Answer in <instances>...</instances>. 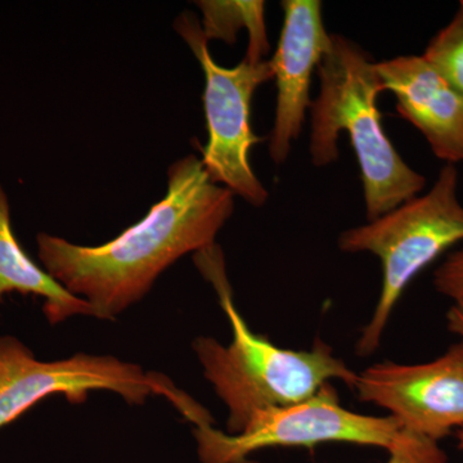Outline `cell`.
Instances as JSON below:
<instances>
[{"label": "cell", "mask_w": 463, "mask_h": 463, "mask_svg": "<svg viewBox=\"0 0 463 463\" xmlns=\"http://www.w3.org/2000/svg\"><path fill=\"white\" fill-rule=\"evenodd\" d=\"M457 439H458V448L463 450V428L457 431Z\"/></svg>", "instance_id": "17"}, {"label": "cell", "mask_w": 463, "mask_h": 463, "mask_svg": "<svg viewBox=\"0 0 463 463\" xmlns=\"http://www.w3.org/2000/svg\"><path fill=\"white\" fill-rule=\"evenodd\" d=\"M174 29L187 43L205 75L207 143L205 147L196 139L194 143L203 154L207 176L250 205H265L269 194L252 170L250 151L263 141L252 132L251 102L258 88L273 79L269 60L251 63L243 58L233 67L218 65L210 54L199 18L191 12L176 18Z\"/></svg>", "instance_id": "5"}, {"label": "cell", "mask_w": 463, "mask_h": 463, "mask_svg": "<svg viewBox=\"0 0 463 463\" xmlns=\"http://www.w3.org/2000/svg\"><path fill=\"white\" fill-rule=\"evenodd\" d=\"M317 74L321 88L310 105L312 163H335L340 156L339 134L346 132L361 170L368 222L419 196L425 176L405 163L383 130L377 108L383 88L373 57L361 45L334 33Z\"/></svg>", "instance_id": "3"}, {"label": "cell", "mask_w": 463, "mask_h": 463, "mask_svg": "<svg viewBox=\"0 0 463 463\" xmlns=\"http://www.w3.org/2000/svg\"><path fill=\"white\" fill-rule=\"evenodd\" d=\"M463 241V206L458 170L441 167L437 182L422 196L405 201L367 224L344 231L341 251L370 252L383 265V288L373 318L356 341L358 356L373 354L399 298L410 283L439 257Z\"/></svg>", "instance_id": "4"}, {"label": "cell", "mask_w": 463, "mask_h": 463, "mask_svg": "<svg viewBox=\"0 0 463 463\" xmlns=\"http://www.w3.org/2000/svg\"><path fill=\"white\" fill-rule=\"evenodd\" d=\"M11 292L44 298V313L51 325L74 316L94 317L88 301L67 291L21 248L12 231L7 194L0 185V303Z\"/></svg>", "instance_id": "11"}, {"label": "cell", "mask_w": 463, "mask_h": 463, "mask_svg": "<svg viewBox=\"0 0 463 463\" xmlns=\"http://www.w3.org/2000/svg\"><path fill=\"white\" fill-rule=\"evenodd\" d=\"M233 210L234 194L210 181L201 158L188 155L169 167L166 196L138 223L99 246L39 233V258L45 272L90 304L96 318L114 319L178 259L215 245Z\"/></svg>", "instance_id": "1"}, {"label": "cell", "mask_w": 463, "mask_h": 463, "mask_svg": "<svg viewBox=\"0 0 463 463\" xmlns=\"http://www.w3.org/2000/svg\"><path fill=\"white\" fill-rule=\"evenodd\" d=\"M383 91L398 114L425 137L432 154L449 165L463 163V96L422 56L376 62Z\"/></svg>", "instance_id": "10"}, {"label": "cell", "mask_w": 463, "mask_h": 463, "mask_svg": "<svg viewBox=\"0 0 463 463\" xmlns=\"http://www.w3.org/2000/svg\"><path fill=\"white\" fill-rule=\"evenodd\" d=\"M354 392L389 411L402 430L439 443L463 428V343L428 364L371 365L356 377Z\"/></svg>", "instance_id": "8"}, {"label": "cell", "mask_w": 463, "mask_h": 463, "mask_svg": "<svg viewBox=\"0 0 463 463\" xmlns=\"http://www.w3.org/2000/svg\"><path fill=\"white\" fill-rule=\"evenodd\" d=\"M422 57L463 96V0L455 17L431 39Z\"/></svg>", "instance_id": "13"}, {"label": "cell", "mask_w": 463, "mask_h": 463, "mask_svg": "<svg viewBox=\"0 0 463 463\" xmlns=\"http://www.w3.org/2000/svg\"><path fill=\"white\" fill-rule=\"evenodd\" d=\"M197 7L203 12V36L206 41H223L234 44L241 29L249 30V48L245 60L251 63L263 62L269 51L267 26H265V3L219 2V0H200Z\"/></svg>", "instance_id": "12"}, {"label": "cell", "mask_w": 463, "mask_h": 463, "mask_svg": "<svg viewBox=\"0 0 463 463\" xmlns=\"http://www.w3.org/2000/svg\"><path fill=\"white\" fill-rule=\"evenodd\" d=\"M388 450L390 457L386 463H448L446 452L438 441L414 432L399 431Z\"/></svg>", "instance_id": "14"}, {"label": "cell", "mask_w": 463, "mask_h": 463, "mask_svg": "<svg viewBox=\"0 0 463 463\" xmlns=\"http://www.w3.org/2000/svg\"><path fill=\"white\" fill-rule=\"evenodd\" d=\"M447 327L453 334L461 336L463 343V301H455L448 310Z\"/></svg>", "instance_id": "16"}, {"label": "cell", "mask_w": 463, "mask_h": 463, "mask_svg": "<svg viewBox=\"0 0 463 463\" xmlns=\"http://www.w3.org/2000/svg\"><path fill=\"white\" fill-rule=\"evenodd\" d=\"M194 259L214 286L233 332L228 346L206 336L194 343L206 379L227 405L228 434L242 431L257 411L307 401L330 380L343 381L354 390L358 373L337 358L325 341L317 339L310 350H289L251 331L234 306L223 252L218 245L201 250Z\"/></svg>", "instance_id": "2"}, {"label": "cell", "mask_w": 463, "mask_h": 463, "mask_svg": "<svg viewBox=\"0 0 463 463\" xmlns=\"http://www.w3.org/2000/svg\"><path fill=\"white\" fill-rule=\"evenodd\" d=\"M170 385L165 377L115 356L78 354L42 362L14 337H0V429L53 394L81 403L91 390H109L128 403L142 404L151 394L165 395Z\"/></svg>", "instance_id": "7"}, {"label": "cell", "mask_w": 463, "mask_h": 463, "mask_svg": "<svg viewBox=\"0 0 463 463\" xmlns=\"http://www.w3.org/2000/svg\"><path fill=\"white\" fill-rule=\"evenodd\" d=\"M434 288L439 294L463 301V249L448 255L434 273Z\"/></svg>", "instance_id": "15"}, {"label": "cell", "mask_w": 463, "mask_h": 463, "mask_svg": "<svg viewBox=\"0 0 463 463\" xmlns=\"http://www.w3.org/2000/svg\"><path fill=\"white\" fill-rule=\"evenodd\" d=\"M203 463H252L251 453L272 447L350 443L389 449L402 430L394 417L365 416L346 410L330 383L298 403L269 407L250 417L239 434L214 429L209 413L192 421Z\"/></svg>", "instance_id": "6"}, {"label": "cell", "mask_w": 463, "mask_h": 463, "mask_svg": "<svg viewBox=\"0 0 463 463\" xmlns=\"http://www.w3.org/2000/svg\"><path fill=\"white\" fill-rule=\"evenodd\" d=\"M283 26L269 62L277 85L276 116L269 136V155L277 165L286 163L292 143L303 132L310 109V85L323 56L331 45L326 30L322 2L283 0Z\"/></svg>", "instance_id": "9"}]
</instances>
